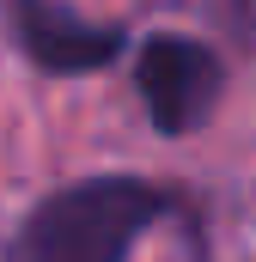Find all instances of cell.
Returning <instances> with one entry per match:
<instances>
[{
  "instance_id": "1",
  "label": "cell",
  "mask_w": 256,
  "mask_h": 262,
  "mask_svg": "<svg viewBox=\"0 0 256 262\" xmlns=\"http://www.w3.org/2000/svg\"><path fill=\"white\" fill-rule=\"evenodd\" d=\"M165 207V189L146 177H79L31 207L6 262H128Z\"/></svg>"
},
{
  "instance_id": "2",
  "label": "cell",
  "mask_w": 256,
  "mask_h": 262,
  "mask_svg": "<svg viewBox=\"0 0 256 262\" xmlns=\"http://www.w3.org/2000/svg\"><path fill=\"white\" fill-rule=\"evenodd\" d=\"M134 85H140L146 116H153L159 134H189L214 116L220 85H226V61L207 43H195V37L159 31L134 55Z\"/></svg>"
},
{
  "instance_id": "3",
  "label": "cell",
  "mask_w": 256,
  "mask_h": 262,
  "mask_svg": "<svg viewBox=\"0 0 256 262\" xmlns=\"http://www.w3.org/2000/svg\"><path fill=\"white\" fill-rule=\"evenodd\" d=\"M12 25H18L25 55L43 73H98V67L116 61L122 43H128V31L92 25V18L55 6V0H12Z\"/></svg>"
}]
</instances>
